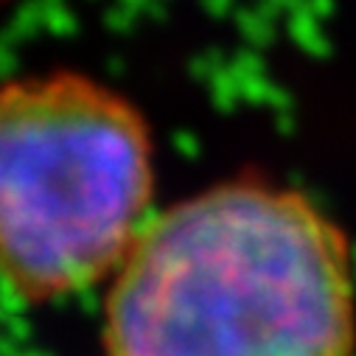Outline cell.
<instances>
[{"mask_svg": "<svg viewBox=\"0 0 356 356\" xmlns=\"http://www.w3.org/2000/svg\"><path fill=\"white\" fill-rule=\"evenodd\" d=\"M152 200V138L107 87L62 73L0 87V275L31 300L102 281Z\"/></svg>", "mask_w": 356, "mask_h": 356, "instance_id": "cell-2", "label": "cell"}, {"mask_svg": "<svg viewBox=\"0 0 356 356\" xmlns=\"http://www.w3.org/2000/svg\"><path fill=\"white\" fill-rule=\"evenodd\" d=\"M339 227L295 191L230 183L152 219L118 266L107 356H350Z\"/></svg>", "mask_w": 356, "mask_h": 356, "instance_id": "cell-1", "label": "cell"}]
</instances>
